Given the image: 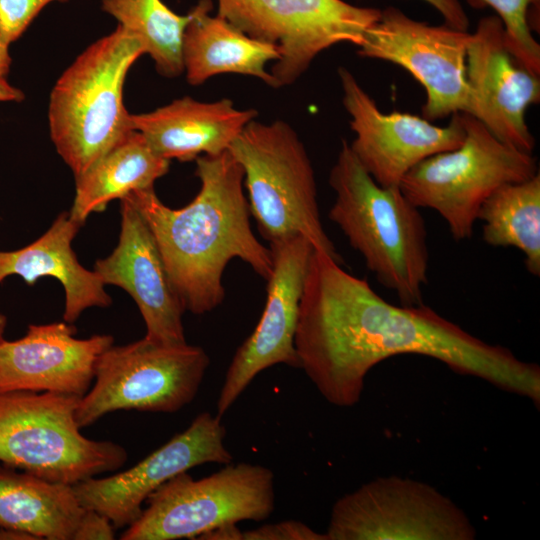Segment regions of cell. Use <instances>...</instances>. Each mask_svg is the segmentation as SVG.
I'll return each mask as SVG.
<instances>
[{
	"mask_svg": "<svg viewBox=\"0 0 540 540\" xmlns=\"http://www.w3.org/2000/svg\"><path fill=\"white\" fill-rule=\"evenodd\" d=\"M294 347L301 368L323 398L352 407L368 372L399 354L437 359L540 405V368L501 345L487 343L424 303L394 305L366 279L314 250L299 305Z\"/></svg>",
	"mask_w": 540,
	"mask_h": 540,
	"instance_id": "1",
	"label": "cell"
},
{
	"mask_svg": "<svg viewBox=\"0 0 540 540\" xmlns=\"http://www.w3.org/2000/svg\"><path fill=\"white\" fill-rule=\"evenodd\" d=\"M195 161L201 187L188 205L166 206L153 187L125 197L149 226L184 309L201 315L223 302V272L232 259L239 258L267 280L272 256L251 229L240 163L229 150Z\"/></svg>",
	"mask_w": 540,
	"mask_h": 540,
	"instance_id": "2",
	"label": "cell"
},
{
	"mask_svg": "<svg viewBox=\"0 0 540 540\" xmlns=\"http://www.w3.org/2000/svg\"><path fill=\"white\" fill-rule=\"evenodd\" d=\"M335 201L329 218L367 268L400 304H423L428 282L427 229L419 208L399 187H383L363 168L343 139L330 175Z\"/></svg>",
	"mask_w": 540,
	"mask_h": 540,
	"instance_id": "3",
	"label": "cell"
},
{
	"mask_svg": "<svg viewBox=\"0 0 540 540\" xmlns=\"http://www.w3.org/2000/svg\"><path fill=\"white\" fill-rule=\"evenodd\" d=\"M143 54L142 43L118 25L81 52L54 84L48 105L50 137L74 178L133 130L123 88Z\"/></svg>",
	"mask_w": 540,
	"mask_h": 540,
	"instance_id": "4",
	"label": "cell"
},
{
	"mask_svg": "<svg viewBox=\"0 0 540 540\" xmlns=\"http://www.w3.org/2000/svg\"><path fill=\"white\" fill-rule=\"evenodd\" d=\"M228 150L243 168L250 214L264 239L303 236L341 264L322 225L312 163L295 130L282 120L254 119Z\"/></svg>",
	"mask_w": 540,
	"mask_h": 540,
	"instance_id": "5",
	"label": "cell"
},
{
	"mask_svg": "<svg viewBox=\"0 0 540 540\" xmlns=\"http://www.w3.org/2000/svg\"><path fill=\"white\" fill-rule=\"evenodd\" d=\"M81 396L27 390L0 392V461L48 481L75 485L127 461L126 449L80 432Z\"/></svg>",
	"mask_w": 540,
	"mask_h": 540,
	"instance_id": "6",
	"label": "cell"
},
{
	"mask_svg": "<svg viewBox=\"0 0 540 540\" xmlns=\"http://www.w3.org/2000/svg\"><path fill=\"white\" fill-rule=\"evenodd\" d=\"M463 119L462 144L422 160L399 184L416 207L436 211L456 241L472 236L482 204L497 189L539 173L532 153L501 142L470 114Z\"/></svg>",
	"mask_w": 540,
	"mask_h": 540,
	"instance_id": "7",
	"label": "cell"
},
{
	"mask_svg": "<svg viewBox=\"0 0 540 540\" xmlns=\"http://www.w3.org/2000/svg\"><path fill=\"white\" fill-rule=\"evenodd\" d=\"M187 472L158 487L120 539L200 538L226 525L266 520L275 509L274 474L263 465L230 462L201 479Z\"/></svg>",
	"mask_w": 540,
	"mask_h": 540,
	"instance_id": "8",
	"label": "cell"
},
{
	"mask_svg": "<svg viewBox=\"0 0 540 540\" xmlns=\"http://www.w3.org/2000/svg\"><path fill=\"white\" fill-rule=\"evenodd\" d=\"M210 359L187 342L166 345L140 339L112 344L98 358L94 384L76 410L80 428L117 410L174 413L196 397Z\"/></svg>",
	"mask_w": 540,
	"mask_h": 540,
	"instance_id": "9",
	"label": "cell"
},
{
	"mask_svg": "<svg viewBox=\"0 0 540 540\" xmlns=\"http://www.w3.org/2000/svg\"><path fill=\"white\" fill-rule=\"evenodd\" d=\"M217 15L246 35L274 45L275 88L293 84L324 50L359 46L381 10L343 0H217Z\"/></svg>",
	"mask_w": 540,
	"mask_h": 540,
	"instance_id": "10",
	"label": "cell"
},
{
	"mask_svg": "<svg viewBox=\"0 0 540 540\" xmlns=\"http://www.w3.org/2000/svg\"><path fill=\"white\" fill-rule=\"evenodd\" d=\"M327 540H473L466 513L433 486L378 477L333 505Z\"/></svg>",
	"mask_w": 540,
	"mask_h": 540,
	"instance_id": "11",
	"label": "cell"
},
{
	"mask_svg": "<svg viewBox=\"0 0 540 540\" xmlns=\"http://www.w3.org/2000/svg\"><path fill=\"white\" fill-rule=\"evenodd\" d=\"M470 37L468 31L430 25L389 6L366 31L357 53L405 69L425 90L422 117L436 121L468 112L466 56Z\"/></svg>",
	"mask_w": 540,
	"mask_h": 540,
	"instance_id": "12",
	"label": "cell"
},
{
	"mask_svg": "<svg viewBox=\"0 0 540 540\" xmlns=\"http://www.w3.org/2000/svg\"><path fill=\"white\" fill-rule=\"evenodd\" d=\"M338 76L342 103L355 133L349 146L379 185L399 187L403 177L419 162L462 144L463 113L453 114L443 127L410 113H384L347 68L340 67Z\"/></svg>",
	"mask_w": 540,
	"mask_h": 540,
	"instance_id": "13",
	"label": "cell"
},
{
	"mask_svg": "<svg viewBox=\"0 0 540 540\" xmlns=\"http://www.w3.org/2000/svg\"><path fill=\"white\" fill-rule=\"evenodd\" d=\"M269 249L272 273L266 280L265 307L256 328L237 349L227 369L216 405L219 417L263 370L276 364L299 368L294 336L304 282L315 249L303 236L271 242Z\"/></svg>",
	"mask_w": 540,
	"mask_h": 540,
	"instance_id": "14",
	"label": "cell"
},
{
	"mask_svg": "<svg viewBox=\"0 0 540 540\" xmlns=\"http://www.w3.org/2000/svg\"><path fill=\"white\" fill-rule=\"evenodd\" d=\"M221 419L210 412L200 413L188 428L133 467L73 485L78 500L84 508L107 517L115 529L128 527L140 517L147 498L169 479L195 466L232 462Z\"/></svg>",
	"mask_w": 540,
	"mask_h": 540,
	"instance_id": "15",
	"label": "cell"
},
{
	"mask_svg": "<svg viewBox=\"0 0 540 540\" xmlns=\"http://www.w3.org/2000/svg\"><path fill=\"white\" fill-rule=\"evenodd\" d=\"M539 76L511 52L498 16L478 21L467 47V114L501 142L527 153H532L535 138L525 115L540 100Z\"/></svg>",
	"mask_w": 540,
	"mask_h": 540,
	"instance_id": "16",
	"label": "cell"
},
{
	"mask_svg": "<svg viewBox=\"0 0 540 540\" xmlns=\"http://www.w3.org/2000/svg\"><path fill=\"white\" fill-rule=\"evenodd\" d=\"M121 229L112 253L96 261L102 282L125 290L146 325L145 338L156 343H186L182 302L174 291L154 236L144 218L126 198L121 200Z\"/></svg>",
	"mask_w": 540,
	"mask_h": 540,
	"instance_id": "17",
	"label": "cell"
},
{
	"mask_svg": "<svg viewBox=\"0 0 540 540\" xmlns=\"http://www.w3.org/2000/svg\"><path fill=\"white\" fill-rule=\"evenodd\" d=\"M67 322L30 324L15 341L0 343V392L27 390L83 397L91 387L99 356L114 339L108 334L75 337Z\"/></svg>",
	"mask_w": 540,
	"mask_h": 540,
	"instance_id": "18",
	"label": "cell"
},
{
	"mask_svg": "<svg viewBox=\"0 0 540 540\" xmlns=\"http://www.w3.org/2000/svg\"><path fill=\"white\" fill-rule=\"evenodd\" d=\"M255 109H237L230 99L203 102L185 96L148 113L131 114L139 131L160 157L181 162L227 151Z\"/></svg>",
	"mask_w": 540,
	"mask_h": 540,
	"instance_id": "19",
	"label": "cell"
},
{
	"mask_svg": "<svg viewBox=\"0 0 540 540\" xmlns=\"http://www.w3.org/2000/svg\"><path fill=\"white\" fill-rule=\"evenodd\" d=\"M82 226L69 212L60 213L37 240L14 251H0V283L10 275L20 276L33 286L40 278L57 279L65 291L63 319L73 324L90 307L106 308L112 298L93 270L84 268L72 249Z\"/></svg>",
	"mask_w": 540,
	"mask_h": 540,
	"instance_id": "20",
	"label": "cell"
},
{
	"mask_svg": "<svg viewBox=\"0 0 540 540\" xmlns=\"http://www.w3.org/2000/svg\"><path fill=\"white\" fill-rule=\"evenodd\" d=\"M212 0H199L188 12L182 38V61L187 82L197 86L223 73L256 77L275 88L270 61L279 59L278 49L256 40L222 17L211 15Z\"/></svg>",
	"mask_w": 540,
	"mask_h": 540,
	"instance_id": "21",
	"label": "cell"
},
{
	"mask_svg": "<svg viewBox=\"0 0 540 540\" xmlns=\"http://www.w3.org/2000/svg\"><path fill=\"white\" fill-rule=\"evenodd\" d=\"M85 511L73 485L0 469V529L33 540H74Z\"/></svg>",
	"mask_w": 540,
	"mask_h": 540,
	"instance_id": "22",
	"label": "cell"
},
{
	"mask_svg": "<svg viewBox=\"0 0 540 540\" xmlns=\"http://www.w3.org/2000/svg\"><path fill=\"white\" fill-rule=\"evenodd\" d=\"M170 161L160 157L144 136L131 130L120 142L75 178V197L69 214L81 226L90 214L131 192L152 188L169 170Z\"/></svg>",
	"mask_w": 540,
	"mask_h": 540,
	"instance_id": "23",
	"label": "cell"
},
{
	"mask_svg": "<svg viewBox=\"0 0 540 540\" xmlns=\"http://www.w3.org/2000/svg\"><path fill=\"white\" fill-rule=\"evenodd\" d=\"M477 220L493 247H514L529 273L540 276V174L497 189L482 204Z\"/></svg>",
	"mask_w": 540,
	"mask_h": 540,
	"instance_id": "24",
	"label": "cell"
},
{
	"mask_svg": "<svg viewBox=\"0 0 540 540\" xmlns=\"http://www.w3.org/2000/svg\"><path fill=\"white\" fill-rule=\"evenodd\" d=\"M104 12L143 45L157 72L168 78L184 72L182 38L189 15H179L161 0H102Z\"/></svg>",
	"mask_w": 540,
	"mask_h": 540,
	"instance_id": "25",
	"label": "cell"
},
{
	"mask_svg": "<svg viewBox=\"0 0 540 540\" xmlns=\"http://www.w3.org/2000/svg\"><path fill=\"white\" fill-rule=\"evenodd\" d=\"M481 1L490 6L502 21L511 52L528 69L540 75V45L532 33V11H539L540 0Z\"/></svg>",
	"mask_w": 540,
	"mask_h": 540,
	"instance_id": "26",
	"label": "cell"
},
{
	"mask_svg": "<svg viewBox=\"0 0 540 540\" xmlns=\"http://www.w3.org/2000/svg\"><path fill=\"white\" fill-rule=\"evenodd\" d=\"M55 1L68 0H0V40L7 45L16 41L40 11Z\"/></svg>",
	"mask_w": 540,
	"mask_h": 540,
	"instance_id": "27",
	"label": "cell"
},
{
	"mask_svg": "<svg viewBox=\"0 0 540 540\" xmlns=\"http://www.w3.org/2000/svg\"><path fill=\"white\" fill-rule=\"evenodd\" d=\"M242 540H327V537L301 521L285 520L242 531Z\"/></svg>",
	"mask_w": 540,
	"mask_h": 540,
	"instance_id": "28",
	"label": "cell"
},
{
	"mask_svg": "<svg viewBox=\"0 0 540 540\" xmlns=\"http://www.w3.org/2000/svg\"><path fill=\"white\" fill-rule=\"evenodd\" d=\"M114 529L107 517L97 511L86 509L74 540H112L115 538Z\"/></svg>",
	"mask_w": 540,
	"mask_h": 540,
	"instance_id": "29",
	"label": "cell"
},
{
	"mask_svg": "<svg viewBox=\"0 0 540 540\" xmlns=\"http://www.w3.org/2000/svg\"><path fill=\"white\" fill-rule=\"evenodd\" d=\"M423 1L431 5L442 16L445 25L458 30H468L469 18L460 0Z\"/></svg>",
	"mask_w": 540,
	"mask_h": 540,
	"instance_id": "30",
	"label": "cell"
},
{
	"mask_svg": "<svg viewBox=\"0 0 540 540\" xmlns=\"http://www.w3.org/2000/svg\"><path fill=\"white\" fill-rule=\"evenodd\" d=\"M23 99L24 93L20 89L0 77V102H20Z\"/></svg>",
	"mask_w": 540,
	"mask_h": 540,
	"instance_id": "31",
	"label": "cell"
},
{
	"mask_svg": "<svg viewBox=\"0 0 540 540\" xmlns=\"http://www.w3.org/2000/svg\"><path fill=\"white\" fill-rule=\"evenodd\" d=\"M12 58L9 53V45L0 40V77L6 78L10 71Z\"/></svg>",
	"mask_w": 540,
	"mask_h": 540,
	"instance_id": "32",
	"label": "cell"
},
{
	"mask_svg": "<svg viewBox=\"0 0 540 540\" xmlns=\"http://www.w3.org/2000/svg\"><path fill=\"white\" fill-rule=\"evenodd\" d=\"M0 540H33L30 536L19 533L0 529Z\"/></svg>",
	"mask_w": 540,
	"mask_h": 540,
	"instance_id": "33",
	"label": "cell"
},
{
	"mask_svg": "<svg viewBox=\"0 0 540 540\" xmlns=\"http://www.w3.org/2000/svg\"><path fill=\"white\" fill-rule=\"evenodd\" d=\"M7 326V318L4 314L0 313V343L5 340L4 334Z\"/></svg>",
	"mask_w": 540,
	"mask_h": 540,
	"instance_id": "34",
	"label": "cell"
}]
</instances>
